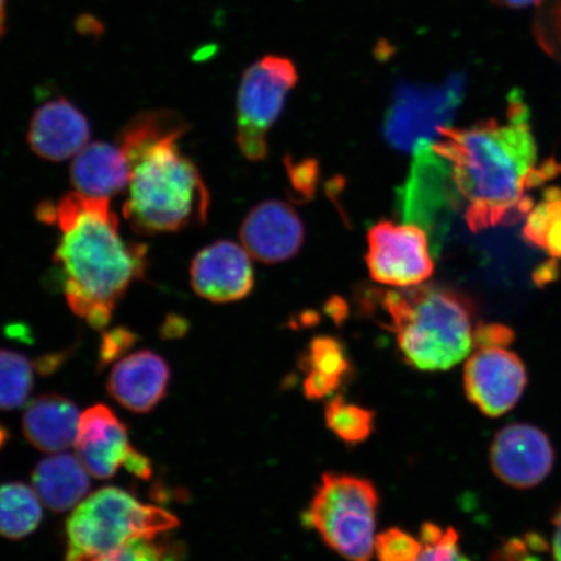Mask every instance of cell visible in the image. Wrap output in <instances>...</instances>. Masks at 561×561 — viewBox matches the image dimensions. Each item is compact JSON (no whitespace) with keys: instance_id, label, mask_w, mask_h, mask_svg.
Here are the masks:
<instances>
[{"instance_id":"cell-1","label":"cell","mask_w":561,"mask_h":561,"mask_svg":"<svg viewBox=\"0 0 561 561\" xmlns=\"http://www.w3.org/2000/svg\"><path fill=\"white\" fill-rule=\"evenodd\" d=\"M432 149L447 160L474 233L528 216L531 188L561 172L553 159L539 163L529 107L518 91L508 96L506 122L486 121L466 129L442 126Z\"/></svg>"},{"instance_id":"cell-2","label":"cell","mask_w":561,"mask_h":561,"mask_svg":"<svg viewBox=\"0 0 561 561\" xmlns=\"http://www.w3.org/2000/svg\"><path fill=\"white\" fill-rule=\"evenodd\" d=\"M37 217L60 230L54 262L70 310L91 328H104L130 285L144 278L147 245L124 241L108 198L68 193L56 205L42 202Z\"/></svg>"},{"instance_id":"cell-3","label":"cell","mask_w":561,"mask_h":561,"mask_svg":"<svg viewBox=\"0 0 561 561\" xmlns=\"http://www.w3.org/2000/svg\"><path fill=\"white\" fill-rule=\"evenodd\" d=\"M187 130L175 112L152 110L133 117L118 133L117 146L129 165L123 214L138 234L172 233L207 221L208 188L179 147Z\"/></svg>"},{"instance_id":"cell-4","label":"cell","mask_w":561,"mask_h":561,"mask_svg":"<svg viewBox=\"0 0 561 561\" xmlns=\"http://www.w3.org/2000/svg\"><path fill=\"white\" fill-rule=\"evenodd\" d=\"M386 328L407 364L424 371L450 369L474 348V308L462 294L436 285L380 294Z\"/></svg>"},{"instance_id":"cell-5","label":"cell","mask_w":561,"mask_h":561,"mask_svg":"<svg viewBox=\"0 0 561 561\" xmlns=\"http://www.w3.org/2000/svg\"><path fill=\"white\" fill-rule=\"evenodd\" d=\"M179 526L178 517L147 506L126 491L104 488L68 518L66 561H100L137 538H157Z\"/></svg>"},{"instance_id":"cell-6","label":"cell","mask_w":561,"mask_h":561,"mask_svg":"<svg viewBox=\"0 0 561 561\" xmlns=\"http://www.w3.org/2000/svg\"><path fill=\"white\" fill-rule=\"evenodd\" d=\"M378 503L369 480L329 472L321 477L304 523L343 559L371 561Z\"/></svg>"},{"instance_id":"cell-7","label":"cell","mask_w":561,"mask_h":561,"mask_svg":"<svg viewBox=\"0 0 561 561\" xmlns=\"http://www.w3.org/2000/svg\"><path fill=\"white\" fill-rule=\"evenodd\" d=\"M297 82L298 70L284 56H264L245 70L237 101V142L245 158L266 157V136Z\"/></svg>"},{"instance_id":"cell-8","label":"cell","mask_w":561,"mask_h":561,"mask_svg":"<svg viewBox=\"0 0 561 561\" xmlns=\"http://www.w3.org/2000/svg\"><path fill=\"white\" fill-rule=\"evenodd\" d=\"M366 262L377 283L398 287L419 286L434 272L430 238L416 224L381 221L368 231Z\"/></svg>"},{"instance_id":"cell-9","label":"cell","mask_w":561,"mask_h":561,"mask_svg":"<svg viewBox=\"0 0 561 561\" xmlns=\"http://www.w3.org/2000/svg\"><path fill=\"white\" fill-rule=\"evenodd\" d=\"M459 82L442 89L404 87L385 121V137L403 152L436 142L438 129L451 121L461 96Z\"/></svg>"},{"instance_id":"cell-10","label":"cell","mask_w":561,"mask_h":561,"mask_svg":"<svg viewBox=\"0 0 561 561\" xmlns=\"http://www.w3.org/2000/svg\"><path fill=\"white\" fill-rule=\"evenodd\" d=\"M528 383L523 360L507 347H480L465 368L469 402L483 415L500 417L520 401Z\"/></svg>"},{"instance_id":"cell-11","label":"cell","mask_w":561,"mask_h":561,"mask_svg":"<svg viewBox=\"0 0 561 561\" xmlns=\"http://www.w3.org/2000/svg\"><path fill=\"white\" fill-rule=\"evenodd\" d=\"M556 453L549 437L530 424L503 427L490 448V466L506 485L515 489L536 488L549 477Z\"/></svg>"},{"instance_id":"cell-12","label":"cell","mask_w":561,"mask_h":561,"mask_svg":"<svg viewBox=\"0 0 561 561\" xmlns=\"http://www.w3.org/2000/svg\"><path fill=\"white\" fill-rule=\"evenodd\" d=\"M192 286L203 299L230 304L254 289V268L240 244L217 241L201 250L191 265Z\"/></svg>"},{"instance_id":"cell-13","label":"cell","mask_w":561,"mask_h":561,"mask_svg":"<svg viewBox=\"0 0 561 561\" xmlns=\"http://www.w3.org/2000/svg\"><path fill=\"white\" fill-rule=\"evenodd\" d=\"M240 234L249 254L264 263L289 261L305 241L304 224L296 210L278 201H266L252 209Z\"/></svg>"},{"instance_id":"cell-14","label":"cell","mask_w":561,"mask_h":561,"mask_svg":"<svg viewBox=\"0 0 561 561\" xmlns=\"http://www.w3.org/2000/svg\"><path fill=\"white\" fill-rule=\"evenodd\" d=\"M75 446L83 467L100 480L115 476L133 448L125 424L104 404L82 413Z\"/></svg>"},{"instance_id":"cell-15","label":"cell","mask_w":561,"mask_h":561,"mask_svg":"<svg viewBox=\"0 0 561 561\" xmlns=\"http://www.w3.org/2000/svg\"><path fill=\"white\" fill-rule=\"evenodd\" d=\"M89 139L88 118L66 98L42 104L27 130V144L35 156L50 161L76 157L85 149Z\"/></svg>"},{"instance_id":"cell-16","label":"cell","mask_w":561,"mask_h":561,"mask_svg":"<svg viewBox=\"0 0 561 561\" xmlns=\"http://www.w3.org/2000/svg\"><path fill=\"white\" fill-rule=\"evenodd\" d=\"M170 380L171 368L163 357L142 350L116 364L108 377L107 390L125 409L147 413L163 401Z\"/></svg>"},{"instance_id":"cell-17","label":"cell","mask_w":561,"mask_h":561,"mask_svg":"<svg viewBox=\"0 0 561 561\" xmlns=\"http://www.w3.org/2000/svg\"><path fill=\"white\" fill-rule=\"evenodd\" d=\"M80 417L79 409L70 399L58 394L42 396L26 407L23 431L38 450L61 453L75 445Z\"/></svg>"},{"instance_id":"cell-18","label":"cell","mask_w":561,"mask_h":561,"mask_svg":"<svg viewBox=\"0 0 561 561\" xmlns=\"http://www.w3.org/2000/svg\"><path fill=\"white\" fill-rule=\"evenodd\" d=\"M70 181L77 193L111 198L129 184V165L121 147L107 142L88 145L70 167Z\"/></svg>"},{"instance_id":"cell-19","label":"cell","mask_w":561,"mask_h":561,"mask_svg":"<svg viewBox=\"0 0 561 561\" xmlns=\"http://www.w3.org/2000/svg\"><path fill=\"white\" fill-rule=\"evenodd\" d=\"M89 472L80 459L58 454L38 462L33 486L47 508L66 512L79 506L90 489Z\"/></svg>"},{"instance_id":"cell-20","label":"cell","mask_w":561,"mask_h":561,"mask_svg":"<svg viewBox=\"0 0 561 561\" xmlns=\"http://www.w3.org/2000/svg\"><path fill=\"white\" fill-rule=\"evenodd\" d=\"M300 368L306 371L305 396L312 401L333 397L353 374L345 346L328 335L312 340L301 355Z\"/></svg>"},{"instance_id":"cell-21","label":"cell","mask_w":561,"mask_h":561,"mask_svg":"<svg viewBox=\"0 0 561 561\" xmlns=\"http://www.w3.org/2000/svg\"><path fill=\"white\" fill-rule=\"evenodd\" d=\"M39 496L24 483L0 488V536L20 539L38 528L42 522Z\"/></svg>"},{"instance_id":"cell-22","label":"cell","mask_w":561,"mask_h":561,"mask_svg":"<svg viewBox=\"0 0 561 561\" xmlns=\"http://www.w3.org/2000/svg\"><path fill=\"white\" fill-rule=\"evenodd\" d=\"M523 237L552 257L561 259V191L550 187L526 217Z\"/></svg>"},{"instance_id":"cell-23","label":"cell","mask_w":561,"mask_h":561,"mask_svg":"<svg viewBox=\"0 0 561 561\" xmlns=\"http://www.w3.org/2000/svg\"><path fill=\"white\" fill-rule=\"evenodd\" d=\"M375 412L362 405L348 403L336 396L325 407V423L335 437L346 445L355 446L366 442L375 431Z\"/></svg>"},{"instance_id":"cell-24","label":"cell","mask_w":561,"mask_h":561,"mask_svg":"<svg viewBox=\"0 0 561 561\" xmlns=\"http://www.w3.org/2000/svg\"><path fill=\"white\" fill-rule=\"evenodd\" d=\"M34 364L15 351L0 348V410H16L30 398Z\"/></svg>"},{"instance_id":"cell-25","label":"cell","mask_w":561,"mask_h":561,"mask_svg":"<svg viewBox=\"0 0 561 561\" xmlns=\"http://www.w3.org/2000/svg\"><path fill=\"white\" fill-rule=\"evenodd\" d=\"M459 533L451 526L425 523L420 529V542L423 551L417 561H471L460 551Z\"/></svg>"},{"instance_id":"cell-26","label":"cell","mask_w":561,"mask_h":561,"mask_svg":"<svg viewBox=\"0 0 561 561\" xmlns=\"http://www.w3.org/2000/svg\"><path fill=\"white\" fill-rule=\"evenodd\" d=\"M182 553L179 545L160 542L158 537L137 538L100 561H180Z\"/></svg>"},{"instance_id":"cell-27","label":"cell","mask_w":561,"mask_h":561,"mask_svg":"<svg viewBox=\"0 0 561 561\" xmlns=\"http://www.w3.org/2000/svg\"><path fill=\"white\" fill-rule=\"evenodd\" d=\"M423 543L399 528H390L376 537L375 553L378 561H417Z\"/></svg>"},{"instance_id":"cell-28","label":"cell","mask_w":561,"mask_h":561,"mask_svg":"<svg viewBox=\"0 0 561 561\" xmlns=\"http://www.w3.org/2000/svg\"><path fill=\"white\" fill-rule=\"evenodd\" d=\"M137 341V334L123 327L104 332L100 347V367H107L121 359L126 351L136 345Z\"/></svg>"},{"instance_id":"cell-29","label":"cell","mask_w":561,"mask_h":561,"mask_svg":"<svg viewBox=\"0 0 561 561\" xmlns=\"http://www.w3.org/2000/svg\"><path fill=\"white\" fill-rule=\"evenodd\" d=\"M514 341L511 329L501 324H480L474 331V347H508Z\"/></svg>"},{"instance_id":"cell-30","label":"cell","mask_w":561,"mask_h":561,"mask_svg":"<svg viewBox=\"0 0 561 561\" xmlns=\"http://www.w3.org/2000/svg\"><path fill=\"white\" fill-rule=\"evenodd\" d=\"M318 180V167L312 161H306L304 164L293 165L291 181L297 191L310 194L314 188V182Z\"/></svg>"},{"instance_id":"cell-31","label":"cell","mask_w":561,"mask_h":561,"mask_svg":"<svg viewBox=\"0 0 561 561\" xmlns=\"http://www.w3.org/2000/svg\"><path fill=\"white\" fill-rule=\"evenodd\" d=\"M124 467L140 480H149L152 474L151 461L145 455L135 450V448H131Z\"/></svg>"},{"instance_id":"cell-32","label":"cell","mask_w":561,"mask_h":561,"mask_svg":"<svg viewBox=\"0 0 561 561\" xmlns=\"http://www.w3.org/2000/svg\"><path fill=\"white\" fill-rule=\"evenodd\" d=\"M62 355L54 354L50 356L41 357L39 360L34 363L35 368L39 374L51 375L56 369L61 366Z\"/></svg>"},{"instance_id":"cell-33","label":"cell","mask_w":561,"mask_h":561,"mask_svg":"<svg viewBox=\"0 0 561 561\" xmlns=\"http://www.w3.org/2000/svg\"><path fill=\"white\" fill-rule=\"evenodd\" d=\"M551 551L553 561H561V510L558 512L557 516L553 517Z\"/></svg>"},{"instance_id":"cell-34","label":"cell","mask_w":561,"mask_h":561,"mask_svg":"<svg viewBox=\"0 0 561 561\" xmlns=\"http://www.w3.org/2000/svg\"><path fill=\"white\" fill-rule=\"evenodd\" d=\"M186 332V322L180 321L179 318L174 321H168L163 333L165 339H178V336L184 334Z\"/></svg>"},{"instance_id":"cell-35","label":"cell","mask_w":561,"mask_h":561,"mask_svg":"<svg viewBox=\"0 0 561 561\" xmlns=\"http://www.w3.org/2000/svg\"><path fill=\"white\" fill-rule=\"evenodd\" d=\"M491 2L507 7V9H525V7L539 3L541 0H491Z\"/></svg>"},{"instance_id":"cell-36","label":"cell","mask_w":561,"mask_h":561,"mask_svg":"<svg viewBox=\"0 0 561 561\" xmlns=\"http://www.w3.org/2000/svg\"><path fill=\"white\" fill-rule=\"evenodd\" d=\"M5 32V0H0V38Z\"/></svg>"},{"instance_id":"cell-37","label":"cell","mask_w":561,"mask_h":561,"mask_svg":"<svg viewBox=\"0 0 561 561\" xmlns=\"http://www.w3.org/2000/svg\"><path fill=\"white\" fill-rule=\"evenodd\" d=\"M7 439H9V432H7L4 427L0 425V448L4 446Z\"/></svg>"}]
</instances>
